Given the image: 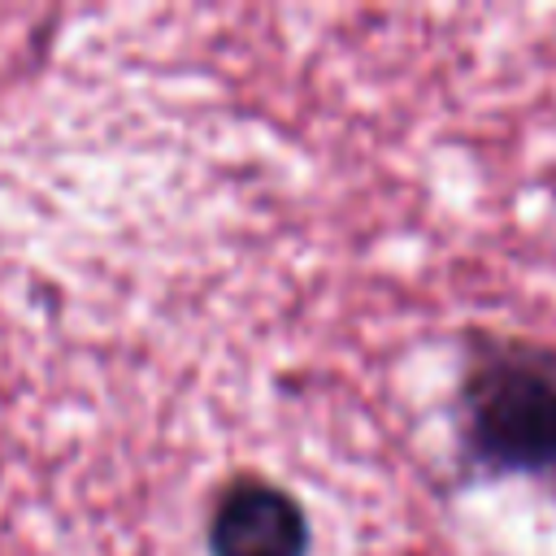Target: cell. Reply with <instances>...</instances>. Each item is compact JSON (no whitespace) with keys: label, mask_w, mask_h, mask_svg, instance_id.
I'll list each match as a JSON object with an SVG mask.
<instances>
[{"label":"cell","mask_w":556,"mask_h":556,"mask_svg":"<svg viewBox=\"0 0 556 556\" xmlns=\"http://www.w3.org/2000/svg\"><path fill=\"white\" fill-rule=\"evenodd\" d=\"M452 417L469 469L486 478L556 482V343L473 334Z\"/></svg>","instance_id":"1"},{"label":"cell","mask_w":556,"mask_h":556,"mask_svg":"<svg viewBox=\"0 0 556 556\" xmlns=\"http://www.w3.org/2000/svg\"><path fill=\"white\" fill-rule=\"evenodd\" d=\"M208 556H308V517L295 491L239 469L217 482L204 517Z\"/></svg>","instance_id":"2"}]
</instances>
